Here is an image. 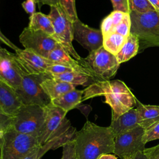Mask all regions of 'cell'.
Returning <instances> with one entry per match:
<instances>
[{
  "label": "cell",
  "instance_id": "1",
  "mask_svg": "<svg viewBox=\"0 0 159 159\" xmlns=\"http://www.w3.org/2000/svg\"><path fill=\"white\" fill-rule=\"evenodd\" d=\"M115 136L109 127L87 120L73 140L77 159H98L105 153H114Z\"/></svg>",
  "mask_w": 159,
  "mask_h": 159
},
{
  "label": "cell",
  "instance_id": "2",
  "mask_svg": "<svg viewBox=\"0 0 159 159\" xmlns=\"http://www.w3.org/2000/svg\"><path fill=\"white\" fill-rule=\"evenodd\" d=\"M84 90L82 101L103 96L104 102L108 104L112 110V119L134 108L137 99L130 89L119 80H105L94 83Z\"/></svg>",
  "mask_w": 159,
  "mask_h": 159
},
{
  "label": "cell",
  "instance_id": "3",
  "mask_svg": "<svg viewBox=\"0 0 159 159\" xmlns=\"http://www.w3.org/2000/svg\"><path fill=\"white\" fill-rule=\"evenodd\" d=\"M130 34L139 42V47H159V13L150 11L144 13L130 12Z\"/></svg>",
  "mask_w": 159,
  "mask_h": 159
},
{
  "label": "cell",
  "instance_id": "4",
  "mask_svg": "<svg viewBox=\"0 0 159 159\" xmlns=\"http://www.w3.org/2000/svg\"><path fill=\"white\" fill-rule=\"evenodd\" d=\"M38 147L35 137L11 127L0 139V159H24Z\"/></svg>",
  "mask_w": 159,
  "mask_h": 159
},
{
  "label": "cell",
  "instance_id": "5",
  "mask_svg": "<svg viewBox=\"0 0 159 159\" xmlns=\"http://www.w3.org/2000/svg\"><path fill=\"white\" fill-rule=\"evenodd\" d=\"M47 78L50 77L46 73L23 75L20 85L16 90L23 105H38L45 107L50 103L51 100L40 86L41 82Z\"/></svg>",
  "mask_w": 159,
  "mask_h": 159
},
{
  "label": "cell",
  "instance_id": "6",
  "mask_svg": "<svg viewBox=\"0 0 159 159\" xmlns=\"http://www.w3.org/2000/svg\"><path fill=\"white\" fill-rule=\"evenodd\" d=\"M50 16L54 29L53 37L75 59L81 60L73 45V22L68 18L58 5L50 7Z\"/></svg>",
  "mask_w": 159,
  "mask_h": 159
},
{
  "label": "cell",
  "instance_id": "7",
  "mask_svg": "<svg viewBox=\"0 0 159 159\" xmlns=\"http://www.w3.org/2000/svg\"><path fill=\"white\" fill-rule=\"evenodd\" d=\"M44 120V107L38 105H22L12 117V127L19 132L37 138Z\"/></svg>",
  "mask_w": 159,
  "mask_h": 159
},
{
  "label": "cell",
  "instance_id": "8",
  "mask_svg": "<svg viewBox=\"0 0 159 159\" xmlns=\"http://www.w3.org/2000/svg\"><path fill=\"white\" fill-rule=\"evenodd\" d=\"M84 60L101 81L109 80L116 74L120 66L116 55L103 47L89 52Z\"/></svg>",
  "mask_w": 159,
  "mask_h": 159
},
{
  "label": "cell",
  "instance_id": "9",
  "mask_svg": "<svg viewBox=\"0 0 159 159\" xmlns=\"http://www.w3.org/2000/svg\"><path fill=\"white\" fill-rule=\"evenodd\" d=\"M145 129L139 125L115 137L114 153L121 159H131L138 152H143L145 144L142 137Z\"/></svg>",
  "mask_w": 159,
  "mask_h": 159
},
{
  "label": "cell",
  "instance_id": "10",
  "mask_svg": "<svg viewBox=\"0 0 159 159\" xmlns=\"http://www.w3.org/2000/svg\"><path fill=\"white\" fill-rule=\"evenodd\" d=\"M19 41L25 49L30 50L46 58L58 43L52 36L41 30L32 29L28 26L20 34Z\"/></svg>",
  "mask_w": 159,
  "mask_h": 159
},
{
  "label": "cell",
  "instance_id": "11",
  "mask_svg": "<svg viewBox=\"0 0 159 159\" xmlns=\"http://www.w3.org/2000/svg\"><path fill=\"white\" fill-rule=\"evenodd\" d=\"M44 122L37 137L39 147L45 144L55 135L66 119L67 112L51 102L44 107Z\"/></svg>",
  "mask_w": 159,
  "mask_h": 159
},
{
  "label": "cell",
  "instance_id": "12",
  "mask_svg": "<svg viewBox=\"0 0 159 159\" xmlns=\"http://www.w3.org/2000/svg\"><path fill=\"white\" fill-rule=\"evenodd\" d=\"M26 75L17 61L14 53L0 48V78L16 91L20 85L23 75Z\"/></svg>",
  "mask_w": 159,
  "mask_h": 159
},
{
  "label": "cell",
  "instance_id": "13",
  "mask_svg": "<svg viewBox=\"0 0 159 159\" xmlns=\"http://www.w3.org/2000/svg\"><path fill=\"white\" fill-rule=\"evenodd\" d=\"M73 40L89 52L102 47L103 35L100 29L90 27L79 19L73 22Z\"/></svg>",
  "mask_w": 159,
  "mask_h": 159
},
{
  "label": "cell",
  "instance_id": "14",
  "mask_svg": "<svg viewBox=\"0 0 159 159\" xmlns=\"http://www.w3.org/2000/svg\"><path fill=\"white\" fill-rule=\"evenodd\" d=\"M14 55L25 74L44 73L47 68L53 65L48 58L28 49L19 48L15 51Z\"/></svg>",
  "mask_w": 159,
  "mask_h": 159
},
{
  "label": "cell",
  "instance_id": "15",
  "mask_svg": "<svg viewBox=\"0 0 159 159\" xmlns=\"http://www.w3.org/2000/svg\"><path fill=\"white\" fill-rule=\"evenodd\" d=\"M22 105L14 89L0 80V109L13 117Z\"/></svg>",
  "mask_w": 159,
  "mask_h": 159
},
{
  "label": "cell",
  "instance_id": "16",
  "mask_svg": "<svg viewBox=\"0 0 159 159\" xmlns=\"http://www.w3.org/2000/svg\"><path fill=\"white\" fill-rule=\"evenodd\" d=\"M140 119L135 108L111 120V128L114 136L119 135L140 125Z\"/></svg>",
  "mask_w": 159,
  "mask_h": 159
},
{
  "label": "cell",
  "instance_id": "17",
  "mask_svg": "<svg viewBox=\"0 0 159 159\" xmlns=\"http://www.w3.org/2000/svg\"><path fill=\"white\" fill-rule=\"evenodd\" d=\"M40 86L51 101L76 88L73 84L52 78H47L43 80Z\"/></svg>",
  "mask_w": 159,
  "mask_h": 159
},
{
  "label": "cell",
  "instance_id": "18",
  "mask_svg": "<svg viewBox=\"0 0 159 159\" xmlns=\"http://www.w3.org/2000/svg\"><path fill=\"white\" fill-rule=\"evenodd\" d=\"M83 93L84 90H79L75 88L52 100L51 103L68 112L70 110L76 108L82 102Z\"/></svg>",
  "mask_w": 159,
  "mask_h": 159
},
{
  "label": "cell",
  "instance_id": "19",
  "mask_svg": "<svg viewBox=\"0 0 159 159\" xmlns=\"http://www.w3.org/2000/svg\"><path fill=\"white\" fill-rule=\"evenodd\" d=\"M135 107L140 119V125L144 129L159 121V106L143 104L137 100Z\"/></svg>",
  "mask_w": 159,
  "mask_h": 159
},
{
  "label": "cell",
  "instance_id": "20",
  "mask_svg": "<svg viewBox=\"0 0 159 159\" xmlns=\"http://www.w3.org/2000/svg\"><path fill=\"white\" fill-rule=\"evenodd\" d=\"M49 76L52 78L70 83L75 86L76 85H82L87 87L91 84L98 81L96 78L91 76L76 71L58 75H49Z\"/></svg>",
  "mask_w": 159,
  "mask_h": 159
},
{
  "label": "cell",
  "instance_id": "21",
  "mask_svg": "<svg viewBox=\"0 0 159 159\" xmlns=\"http://www.w3.org/2000/svg\"><path fill=\"white\" fill-rule=\"evenodd\" d=\"M28 27L32 29L41 30L53 37L54 29L52 20L48 15L37 12L29 17Z\"/></svg>",
  "mask_w": 159,
  "mask_h": 159
},
{
  "label": "cell",
  "instance_id": "22",
  "mask_svg": "<svg viewBox=\"0 0 159 159\" xmlns=\"http://www.w3.org/2000/svg\"><path fill=\"white\" fill-rule=\"evenodd\" d=\"M139 49V42L137 37L130 34L127 40L119 53L116 55L118 62L120 64L125 62L136 55Z\"/></svg>",
  "mask_w": 159,
  "mask_h": 159
},
{
  "label": "cell",
  "instance_id": "23",
  "mask_svg": "<svg viewBox=\"0 0 159 159\" xmlns=\"http://www.w3.org/2000/svg\"><path fill=\"white\" fill-rule=\"evenodd\" d=\"M127 37L112 33L103 37L102 47L110 53L116 55L127 40Z\"/></svg>",
  "mask_w": 159,
  "mask_h": 159
},
{
  "label": "cell",
  "instance_id": "24",
  "mask_svg": "<svg viewBox=\"0 0 159 159\" xmlns=\"http://www.w3.org/2000/svg\"><path fill=\"white\" fill-rule=\"evenodd\" d=\"M58 5L72 22L78 19L76 10L75 0H58Z\"/></svg>",
  "mask_w": 159,
  "mask_h": 159
},
{
  "label": "cell",
  "instance_id": "25",
  "mask_svg": "<svg viewBox=\"0 0 159 159\" xmlns=\"http://www.w3.org/2000/svg\"><path fill=\"white\" fill-rule=\"evenodd\" d=\"M130 12L144 13L150 11H155L148 0H129Z\"/></svg>",
  "mask_w": 159,
  "mask_h": 159
},
{
  "label": "cell",
  "instance_id": "26",
  "mask_svg": "<svg viewBox=\"0 0 159 159\" xmlns=\"http://www.w3.org/2000/svg\"><path fill=\"white\" fill-rule=\"evenodd\" d=\"M131 20L130 14L125 13L122 20L114 29L112 33H116L124 37H128L130 34Z\"/></svg>",
  "mask_w": 159,
  "mask_h": 159
},
{
  "label": "cell",
  "instance_id": "27",
  "mask_svg": "<svg viewBox=\"0 0 159 159\" xmlns=\"http://www.w3.org/2000/svg\"><path fill=\"white\" fill-rule=\"evenodd\" d=\"M157 139H159V121L145 129L142 137L143 142L145 144Z\"/></svg>",
  "mask_w": 159,
  "mask_h": 159
},
{
  "label": "cell",
  "instance_id": "28",
  "mask_svg": "<svg viewBox=\"0 0 159 159\" xmlns=\"http://www.w3.org/2000/svg\"><path fill=\"white\" fill-rule=\"evenodd\" d=\"M74 71H78L75 68L70 66L59 64H53L47 68L45 73L48 75H58L66 72H71Z\"/></svg>",
  "mask_w": 159,
  "mask_h": 159
},
{
  "label": "cell",
  "instance_id": "29",
  "mask_svg": "<svg viewBox=\"0 0 159 159\" xmlns=\"http://www.w3.org/2000/svg\"><path fill=\"white\" fill-rule=\"evenodd\" d=\"M61 159H77L73 139L63 145V152Z\"/></svg>",
  "mask_w": 159,
  "mask_h": 159
},
{
  "label": "cell",
  "instance_id": "30",
  "mask_svg": "<svg viewBox=\"0 0 159 159\" xmlns=\"http://www.w3.org/2000/svg\"><path fill=\"white\" fill-rule=\"evenodd\" d=\"M114 29V26L112 22L111 16H110V14H109L102 19L101 24L100 30L102 32L103 37L112 34Z\"/></svg>",
  "mask_w": 159,
  "mask_h": 159
},
{
  "label": "cell",
  "instance_id": "31",
  "mask_svg": "<svg viewBox=\"0 0 159 159\" xmlns=\"http://www.w3.org/2000/svg\"><path fill=\"white\" fill-rule=\"evenodd\" d=\"M114 11H119L124 13H130L129 0H111Z\"/></svg>",
  "mask_w": 159,
  "mask_h": 159
},
{
  "label": "cell",
  "instance_id": "32",
  "mask_svg": "<svg viewBox=\"0 0 159 159\" xmlns=\"http://www.w3.org/2000/svg\"><path fill=\"white\" fill-rule=\"evenodd\" d=\"M12 117L0 109V127L5 132L12 127Z\"/></svg>",
  "mask_w": 159,
  "mask_h": 159
},
{
  "label": "cell",
  "instance_id": "33",
  "mask_svg": "<svg viewBox=\"0 0 159 159\" xmlns=\"http://www.w3.org/2000/svg\"><path fill=\"white\" fill-rule=\"evenodd\" d=\"M37 0H25L22 3V6L24 11L31 17L35 12V4Z\"/></svg>",
  "mask_w": 159,
  "mask_h": 159
},
{
  "label": "cell",
  "instance_id": "34",
  "mask_svg": "<svg viewBox=\"0 0 159 159\" xmlns=\"http://www.w3.org/2000/svg\"><path fill=\"white\" fill-rule=\"evenodd\" d=\"M143 152L148 159H159V144L149 148H145Z\"/></svg>",
  "mask_w": 159,
  "mask_h": 159
},
{
  "label": "cell",
  "instance_id": "35",
  "mask_svg": "<svg viewBox=\"0 0 159 159\" xmlns=\"http://www.w3.org/2000/svg\"><path fill=\"white\" fill-rule=\"evenodd\" d=\"M109 14L111 16L112 22L115 27L118 24H119L122 20L125 13L119 11H113Z\"/></svg>",
  "mask_w": 159,
  "mask_h": 159
},
{
  "label": "cell",
  "instance_id": "36",
  "mask_svg": "<svg viewBox=\"0 0 159 159\" xmlns=\"http://www.w3.org/2000/svg\"><path fill=\"white\" fill-rule=\"evenodd\" d=\"M0 42L4 44H5L6 45H7V47H9V48H12V50H14V51H16L17 49H19V48H18L17 46H16L7 37H6L3 34L2 32L0 30Z\"/></svg>",
  "mask_w": 159,
  "mask_h": 159
},
{
  "label": "cell",
  "instance_id": "37",
  "mask_svg": "<svg viewBox=\"0 0 159 159\" xmlns=\"http://www.w3.org/2000/svg\"><path fill=\"white\" fill-rule=\"evenodd\" d=\"M38 3L41 4H47L51 6L58 5V0H37Z\"/></svg>",
  "mask_w": 159,
  "mask_h": 159
},
{
  "label": "cell",
  "instance_id": "38",
  "mask_svg": "<svg viewBox=\"0 0 159 159\" xmlns=\"http://www.w3.org/2000/svg\"><path fill=\"white\" fill-rule=\"evenodd\" d=\"M39 147H38L36 148H35L31 153H30L26 157H25L24 159H36L37 155H38V152H39Z\"/></svg>",
  "mask_w": 159,
  "mask_h": 159
},
{
  "label": "cell",
  "instance_id": "39",
  "mask_svg": "<svg viewBox=\"0 0 159 159\" xmlns=\"http://www.w3.org/2000/svg\"><path fill=\"white\" fill-rule=\"evenodd\" d=\"M98 159H117V157L112 154L105 153L100 155Z\"/></svg>",
  "mask_w": 159,
  "mask_h": 159
},
{
  "label": "cell",
  "instance_id": "40",
  "mask_svg": "<svg viewBox=\"0 0 159 159\" xmlns=\"http://www.w3.org/2000/svg\"><path fill=\"white\" fill-rule=\"evenodd\" d=\"M131 159H148V158L144 152H139Z\"/></svg>",
  "mask_w": 159,
  "mask_h": 159
},
{
  "label": "cell",
  "instance_id": "41",
  "mask_svg": "<svg viewBox=\"0 0 159 159\" xmlns=\"http://www.w3.org/2000/svg\"><path fill=\"white\" fill-rule=\"evenodd\" d=\"M155 10L159 13V0H148Z\"/></svg>",
  "mask_w": 159,
  "mask_h": 159
},
{
  "label": "cell",
  "instance_id": "42",
  "mask_svg": "<svg viewBox=\"0 0 159 159\" xmlns=\"http://www.w3.org/2000/svg\"><path fill=\"white\" fill-rule=\"evenodd\" d=\"M4 130L0 127V139L2 137V135H3V134H4Z\"/></svg>",
  "mask_w": 159,
  "mask_h": 159
},
{
  "label": "cell",
  "instance_id": "43",
  "mask_svg": "<svg viewBox=\"0 0 159 159\" xmlns=\"http://www.w3.org/2000/svg\"><path fill=\"white\" fill-rule=\"evenodd\" d=\"M1 48V47L0 46V48ZM0 80H1V78H0Z\"/></svg>",
  "mask_w": 159,
  "mask_h": 159
},
{
  "label": "cell",
  "instance_id": "44",
  "mask_svg": "<svg viewBox=\"0 0 159 159\" xmlns=\"http://www.w3.org/2000/svg\"><path fill=\"white\" fill-rule=\"evenodd\" d=\"M36 159H41V158H36Z\"/></svg>",
  "mask_w": 159,
  "mask_h": 159
}]
</instances>
